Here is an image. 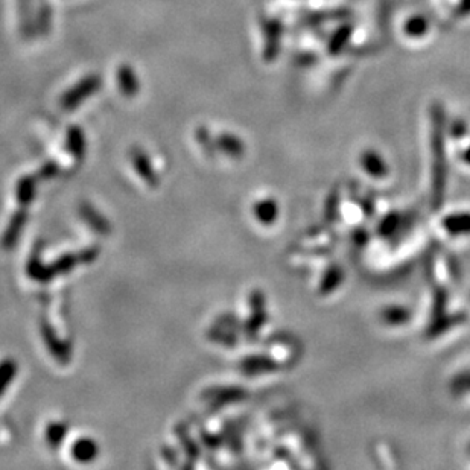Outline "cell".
<instances>
[{"mask_svg":"<svg viewBox=\"0 0 470 470\" xmlns=\"http://www.w3.org/2000/svg\"><path fill=\"white\" fill-rule=\"evenodd\" d=\"M443 229L451 234H470V214H454L444 218Z\"/></svg>","mask_w":470,"mask_h":470,"instance_id":"1","label":"cell"},{"mask_svg":"<svg viewBox=\"0 0 470 470\" xmlns=\"http://www.w3.org/2000/svg\"><path fill=\"white\" fill-rule=\"evenodd\" d=\"M382 316H384L385 323H389L391 326H399V324H404L409 319V312L405 308L394 306V308L385 309Z\"/></svg>","mask_w":470,"mask_h":470,"instance_id":"2","label":"cell"},{"mask_svg":"<svg viewBox=\"0 0 470 470\" xmlns=\"http://www.w3.org/2000/svg\"><path fill=\"white\" fill-rule=\"evenodd\" d=\"M452 390L456 393L470 391V374H460L452 382Z\"/></svg>","mask_w":470,"mask_h":470,"instance_id":"3","label":"cell"}]
</instances>
